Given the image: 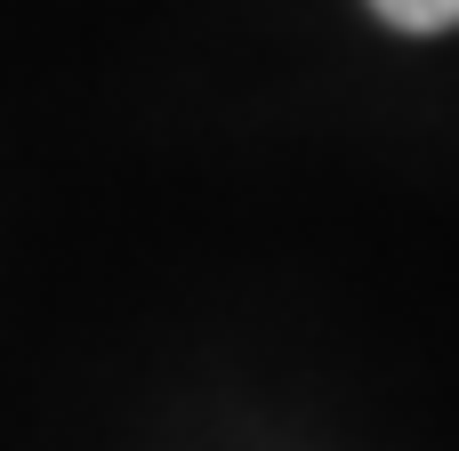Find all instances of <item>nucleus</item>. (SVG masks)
<instances>
[{
  "label": "nucleus",
  "instance_id": "1",
  "mask_svg": "<svg viewBox=\"0 0 459 451\" xmlns=\"http://www.w3.org/2000/svg\"><path fill=\"white\" fill-rule=\"evenodd\" d=\"M371 16L395 24V32H452L459 0H371Z\"/></svg>",
  "mask_w": 459,
  "mask_h": 451
}]
</instances>
